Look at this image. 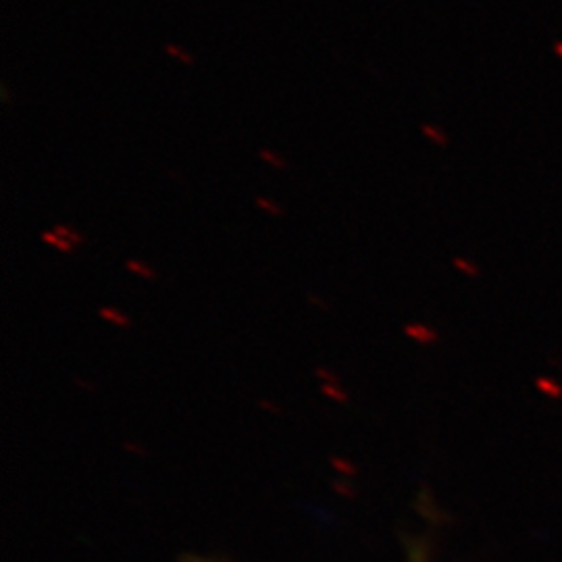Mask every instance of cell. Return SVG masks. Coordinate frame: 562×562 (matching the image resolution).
<instances>
[{
	"mask_svg": "<svg viewBox=\"0 0 562 562\" xmlns=\"http://www.w3.org/2000/svg\"><path fill=\"white\" fill-rule=\"evenodd\" d=\"M98 315H100V319H104V321H109L111 325H115V327H119V329H131V319H129V315L127 313H123L121 308H117V306H102L100 311H98Z\"/></svg>",
	"mask_w": 562,
	"mask_h": 562,
	"instance_id": "6da1fadb",
	"label": "cell"
},
{
	"mask_svg": "<svg viewBox=\"0 0 562 562\" xmlns=\"http://www.w3.org/2000/svg\"><path fill=\"white\" fill-rule=\"evenodd\" d=\"M42 242L44 244H48L50 248H54L56 252H60V254H74L76 252V246L69 242V240H65L63 236H58L54 229H46V232H42Z\"/></svg>",
	"mask_w": 562,
	"mask_h": 562,
	"instance_id": "7a4b0ae2",
	"label": "cell"
},
{
	"mask_svg": "<svg viewBox=\"0 0 562 562\" xmlns=\"http://www.w3.org/2000/svg\"><path fill=\"white\" fill-rule=\"evenodd\" d=\"M125 269L131 273V275H135V277H139V279H157V271L148 265V262H144V260H139V258H127L125 260Z\"/></svg>",
	"mask_w": 562,
	"mask_h": 562,
	"instance_id": "3957f363",
	"label": "cell"
},
{
	"mask_svg": "<svg viewBox=\"0 0 562 562\" xmlns=\"http://www.w3.org/2000/svg\"><path fill=\"white\" fill-rule=\"evenodd\" d=\"M254 204H256V208H260L262 213H267V215H271V217H284V206H281L277 200H273L271 196H265V194H258L256 198H254Z\"/></svg>",
	"mask_w": 562,
	"mask_h": 562,
	"instance_id": "277c9868",
	"label": "cell"
},
{
	"mask_svg": "<svg viewBox=\"0 0 562 562\" xmlns=\"http://www.w3.org/2000/svg\"><path fill=\"white\" fill-rule=\"evenodd\" d=\"M52 229H54V232H56L58 236H63L65 240H69V242H71V244H74L76 248H78V246H82V244H86V236H84L82 232H78V229H76L74 225H65V223H58V225H54Z\"/></svg>",
	"mask_w": 562,
	"mask_h": 562,
	"instance_id": "5b68a950",
	"label": "cell"
},
{
	"mask_svg": "<svg viewBox=\"0 0 562 562\" xmlns=\"http://www.w3.org/2000/svg\"><path fill=\"white\" fill-rule=\"evenodd\" d=\"M321 394L337 404H346L350 400V394L339 383H321Z\"/></svg>",
	"mask_w": 562,
	"mask_h": 562,
	"instance_id": "8992f818",
	"label": "cell"
},
{
	"mask_svg": "<svg viewBox=\"0 0 562 562\" xmlns=\"http://www.w3.org/2000/svg\"><path fill=\"white\" fill-rule=\"evenodd\" d=\"M258 157L267 163V165H271L273 169H277V171H286L290 165H288V161L281 157L279 153H275V150H271V148H260L258 150Z\"/></svg>",
	"mask_w": 562,
	"mask_h": 562,
	"instance_id": "52a82bcc",
	"label": "cell"
},
{
	"mask_svg": "<svg viewBox=\"0 0 562 562\" xmlns=\"http://www.w3.org/2000/svg\"><path fill=\"white\" fill-rule=\"evenodd\" d=\"M404 333H406L408 337H412V339L420 341V344H429V341H431V337H436V333H431V331H429L425 325H416V323L406 325V327H404Z\"/></svg>",
	"mask_w": 562,
	"mask_h": 562,
	"instance_id": "ba28073f",
	"label": "cell"
},
{
	"mask_svg": "<svg viewBox=\"0 0 562 562\" xmlns=\"http://www.w3.org/2000/svg\"><path fill=\"white\" fill-rule=\"evenodd\" d=\"M329 462L335 471H339L341 475H350V477H355L357 475V464L346 458V456H329Z\"/></svg>",
	"mask_w": 562,
	"mask_h": 562,
	"instance_id": "9c48e42d",
	"label": "cell"
},
{
	"mask_svg": "<svg viewBox=\"0 0 562 562\" xmlns=\"http://www.w3.org/2000/svg\"><path fill=\"white\" fill-rule=\"evenodd\" d=\"M315 375L321 379V383H339V377L335 375V371H331L327 367H317Z\"/></svg>",
	"mask_w": 562,
	"mask_h": 562,
	"instance_id": "30bf717a",
	"label": "cell"
},
{
	"mask_svg": "<svg viewBox=\"0 0 562 562\" xmlns=\"http://www.w3.org/2000/svg\"><path fill=\"white\" fill-rule=\"evenodd\" d=\"M258 406H260L262 410L271 412V414H281V412H284V408H281L277 402H273V400H265V398H260V400H258Z\"/></svg>",
	"mask_w": 562,
	"mask_h": 562,
	"instance_id": "8fae6325",
	"label": "cell"
},
{
	"mask_svg": "<svg viewBox=\"0 0 562 562\" xmlns=\"http://www.w3.org/2000/svg\"><path fill=\"white\" fill-rule=\"evenodd\" d=\"M167 52H169V54H173V56H177L179 60H183V63H188V65H192V63H194V58H192L188 52H181V50H177L175 46H167Z\"/></svg>",
	"mask_w": 562,
	"mask_h": 562,
	"instance_id": "7c38bea8",
	"label": "cell"
},
{
	"mask_svg": "<svg viewBox=\"0 0 562 562\" xmlns=\"http://www.w3.org/2000/svg\"><path fill=\"white\" fill-rule=\"evenodd\" d=\"M123 448H125L127 452H135L137 456H148V450H146V448L137 446V444H131V442H125V444H123Z\"/></svg>",
	"mask_w": 562,
	"mask_h": 562,
	"instance_id": "4fadbf2b",
	"label": "cell"
},
{
	"mask_svg": "<svg viewBox=\"0 0 562 562\" xmlns=\"http://www.w3.org/2000/svg\"><path fill=\"white\" fill-rule=\"evenodd\" d=\"M423 131H425V133H427L431 139H436V142H440V144L444 142V137L440 135V131H438V129H434L431 125H425V127H423Z\"/></svg>",
	"mask_w": 562,
	"mask_h": 562,
	"instance_id": "5bb4252c",
	"label": "cell"
},
{
	"mask_svg": "<svg viewBox=\"0 0 562 562\" xmlns=\"http://www.w3.org/2000/svg\"><path fill=\"white\" fill-rule=\"evenodd\" d=\"M308 300H311V304H315V306H321V311H329V306H327V302H323L319 296H315L313 292L308 294Z\"/></svg>",
	"mask_w": 562,
	"mask_h": 562,
	"instance_id": "9a60e30c",
	"label": "cell"
},
{
	"mask_svg": "<svg viewBox=\"0 0 562 562\" xmlns=\"http://www.w3.org/2000/svg\"><path fill=\"white\" fill-rule=\"evenodd\" d=\"M554 52H556V54H558V56L562 58V42H558V44L554 46Z\"/></svg>",
	"mask_w": 562,
	"mask_h": 562,
	"instance_id": "2e32d148",
	"label": "cell"
}]
</instances>
